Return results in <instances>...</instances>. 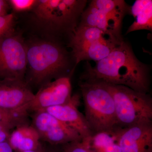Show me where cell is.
<instances>
[{
  "mask_svg": "<svg viewBox=\"0 0 152 152\" xmlns=\"http://www.w3.org/2000/svg\"><path fill=\"white\" fill-rule=\"evenodd\" d=\"M82 79L124 86L140 92L148 93L149 90L148 68L124 41L94 66H88Z\"/></svg>",
  "mask_w": 152,
  "mask_h": 152,
  "instance_id": "cell-1",
  "label": "cell"
},
{
  "mask_svg": "<svg viewBox=\"0 0 152 152\" xmlns=\"http://www.w3.org/2000/svg\"><path fill=\"white\" fill-rule=\"evenodd\" d=\"M85 106V117L93 133L110 130L119 126L113 99L102 83L81 80L79 83Z\"/></svg>",
  "mask_w": 152,
  "mask_h": 152,
  "instance_id": "cell-2",
  "label": "cell"
},
{
  "mask_svg": "<svg viewBox=\"0 0 152 152\" xmlns=\"http://www.w3.org/2000/svg\"><path fill=\"white\" fill-rule=\"evenodd\" d=\"M29 82L43 86L66 68L68 59L64 50L58 44L44 40L26 45Z\"/></svg>",
  "mask_w": 152,
  "mask_h": 152,
  "instance_id": "cell-3",
  "label": "cell"
},
{
  "mask_svg": "<svg viewBox=\"0 0 152 152\" xmlns=\"http://www.w3.org/2000/svg\"><path fill=\"white\" fill-rule=\"evenodd\" d=\"M100 83L111 94L119 126L124 128L152 122V99L148 93L140 92L124 86Z\"/></svg>",
  "mask_w": 152,
  "mask_h": 152,
  "instance_id": "cell-4",
  "label": "cell"
},
{
  "mask_svg": "<svg viewBox=\"0 0 152 152\" xmlns=\"http://www.w3.org/2000/svg\"><path fill=\"white\" fill-rule=\"evenodd\" d=\"M130 9L123 0H93L82 13L79 25L97 28L122 42L123 19Z\"/></svg>",
  "mask_w": 152,
  "mask_h": 152,
  "instance_id": "cell-5",
  "label": "cell"
},
{
  "mask_svg": "<svg viewBox=\"0 0 152 152\" xmlns=\"http://www.w3.org/2000/svg\"><path fill=\"white\" fill-rule=\"evenodd\" d=\"M121 42L97 28L79 25L73 32L69 46L76 66L85 60L103 59Z\"/></svg>",
  "mask_w": 152,
  "mask_h": 152,
  "instance_id": "cell-6",
  "label": "cell"
},
{
  "mask_svg": "<svg viewBox=\"0 0 152 152\" xmlns=\"http://www.w3.org/2000/svg\"><path fill=\"white\" fill-rule=\"evenodd\" d=\"M27 68L26 44L12 32L0 38V79L24 80Z\"/></svg>",
  "mask_w": 152,
  "mask_h": 152,
  "instance_id": "cell-7",
  "label": "cell"
},
{
  "mask_svg": "<svg viewBox=\"0 0 152 152\" xmlns=\"http://www.w3.org/2000/svg\"><path fill=\"white\" fill-rule=\"evenodd\" d=\"M32 126L41 140L50 145L59 146L82 140L77 132L45 111L34 112Z\"/></svg>",
  "mask_w": 152,
  "mask_h": 152,
  "instance_id": "cell-8",
  "label": "cell"
},
{
  "mask_svg": "<svg viewBox=\"0 0 152 152\" xmlns=\"http://www.w3.org/2000/svg\"><path fill=\"white\" fill-rule=\"evenodd\" d=\"M72 97L69 77H59L41 86L30 102L28 111L45 110L49 108L64 104L69 102Z\"/></svg>",
  "mask_w": 152,
  "mask_h": 152,
  "instance_id": "cell-9",
  "label": "cell"
},
{
  "mask_svg": "<svg viewBox=\"0 0 152 152\" xmlns=\"http://www.w3.org/2000/svg\"><path fill=\"white\" fill-rule=\"evenodd\" d=\"M34 96L25 80L0 79V108L12 111L28 112Z\"/></svg>",
  "mask_w": 152,
  "mask_h": 152,
  "instance_id": "cell-10",
  "label": "cell"
},
{
  "mask_svg": "<svg viewBox=\"0 0 152 152\" xmlns=\"http://www.w3.org/2000/svg\"><path fill=\"white\" fill-rule=\"evenodd\" d=\"M79 102V96L75 95L67 103L49 108L44 111L74 129L78 133L82 140H86L92 135L93 133L85 116L78 109Z\"/></svg>",
  "mask_w": 152,
  "mask_h": 152,
  "instance_id": "cell-11",
  "label": "cell"
},
{
  "mask_svg": "<svg viewBox=\"0 0 152 152\" xmlns=\"http://www.w3.org/2000/svg\"><path fill=\"white\" fill-rule=\"evenodd\" d=\"M119 145L121 152H152V122L123 128Z\"/></svg>",
  "mask_w": 152,
  "mask_h": 152,
  "instance_id": "cell-12",
  "label": "cell"
},
{
  "mask_svg": "<svg viewBox=\"0 0 152 152\" xmlns=\"http://www.w3.org/2000/svg\"><path fill=\"white\" fill-rule=\"evenodd\" d=\"M87 3L84 0H60L48 23L57 28L71 27L74 31L76 21L81 17Z\"/></svg>",
  "mask_w": 152,
  "mask_h": 152,
  "instance_id": "cell-13",
  "label": "cell"
},
{
  "mask_svg": "<svg viewBox=\"0 0 152 152\" xmlns=\"http://www.w3.org/2000/svg\"><path fill=\"white\" fill-rule=\"evenodd\" d=\"M40 141L35 129L27 124L15 128L8 142L14 152H23L37 149L42 145Z\"/></svg>",
  "mask_w": 152,
  "mask_h": 152,
  "instance_id": "cell-14",
  "label": "cell"
},
{
  "mask_svg": "<svg viewBox=\"0 0 152 152\" xmlns=\"http://www.w3.org/2000/svg\"><path fill=\"white\" fill-rule=\"evenodd\" d=\"M123 128L119 126L110 130L94 134L83 140L91 152H121L119 140Z\"/></svg>",
  "mask_w": 152,
  "mask_h": 152,
  "instance_id": "cell-15",
  "label": "cell"
},
{
  "mask_svg": "<svg viewBox=\"0 0 152 152\" xmlns=\"http://www.w3.org/2000/svg\"><path fill=\"white\" fill-rule=\"evenodd\" d=\"M130 13L135 20L130 26L126 34L139 30L152 29V1L137 0L130 7Z\"/></svg>",
  "mask_w": 152,
  "mask_h": 152,
  "instance_id": "cell-16",
  "label": "cell"
},
{
  "mask_svg": "<svg viewBox=\"0 0 152 152\" xmlns=\"http://www.w3.org/2000/svg\"><path fill=\"white\" fill-rule=\"evenodd\" d=\"M28 112L12 111L0 108V124L12 129L28 124Z\"/></svg>",
  "mask_w": 152,
  "mask_h": 152,
  "instance_id": "cell-17",
  "label": "cell"
},
{
  "mask_svg": "<svg viewBox=\"0 0 152 152\" xmlns=\"http://www.w3.org/2000/svg\"><path fill=\"white\" fill-rule=\"evenodd\" d=\"M59 1L60 0H37L33 10L36 16L41 21L49 23Z\"/></svg>",
  "mask_w": 152,
  "mask_h": 152,
  "instance_id": "cell-18",
  "label": "cell"
},
{
  "mask_svg": "<svg viewBox=\"0 0 152 152\" xmlns=\"http://www.w3.org/2000/svg\"><path fill=\"white\" fill-rule=\"evenodd\" d=\"M37 0H10V7L15 12H22L33 10Z\"/></svg>",
  "mask_w": 152,
  "mask_h": 152,
  "instance_id": "cell-19",
  "label": "cell"
},
{
  "mask_svg": "<svg viewBox=\"0 0 152 152\" xmlns=\"http://www.w3.org/2000/svg\"><path fill=\"white\" fill-rule=\"evenodd\" d=\"M14 22L13 13L0 16V38L14 31Z\"/></svg>",
  "mask_w": 152,
  "mask_h": 152,
  "instance_id": "cell-20",
  "label": "cell"
},
{
  "mask_svg": "<svg viewBox=\"0 0 152 152\" xmlns=\"http://www.w3.org/2000/svg\"><path fill=\"white\" fill-rule=\"evenodd\" d=\"M59 147L62 152H91L83 140L71 142Z\"/></svg>",
  "mask_w": 152,
  "mask_h": 152,
  "instance_id": "cell-21",
  "label": "cell"
},
{
  "mask_svg": "<svg viewBox=\"0 0 152 152\" xmlns=\"http://www.w3.org/2000/svg\"><path fill=\"white\" fill-rule=\"evenodd\" d=\"M12 129L6 125L0 124V143L8 142Z\"/></svg>",
  "mask_w": 152,
  "mask_h": 152,
  "instance_id": "cell-22",
  "label": "cell"
},
{
  "mask_svg": "<svg viewBox=\"0 0 152 152\" xmlns=\"http://www.w3.org/2000/svg\"><path fill=\"white\" fill-rule=\"evenodd\" d=\"M10 7L8 1L0 0V16L5 15L8 14L7 11Z\"/></svg>",
  "mask_w": 152,
  "mask_h": 152,
  "instance_id": "cell-23",
  "label": "cell"
},
{
  "mask_svg": "<svg viewBox=\"0 0 152 152\" xmlns=\"http://www.w3.org/2000/svg\"><path fill=\"white\" fill-rule=\"evenodd\" d=\"M0 152H14L8 142L0 143Z\"/></svg>",
  "mask_w": 152,
  "mask_h": 152,
  "instance_id": "cell-24",
  "label": "cell"
},
{
  "mask_svg": "<svg viewBox=\"0 0 152 152\" xmlns=\"http://www.w3.org/2000/svg\"><path fill=\"white\" fill-rule=\"evenodd\" d=\"M45 152H62L59 146L50 145L49 148H45Z\"/></svg>",
  "mask_w": 152,
  "mask_h": 152,
  "instance_id": "cell-25",
  "label": "cell"
},
{
  "mask_svg": "<svg viewBox=\"0 0 152 152\" xmlns=\"http://www.w3.org/2000/svg\"><path fill=\"white\" fill-rule=\"evenodd\" d=\"M23 152H45V148H44L42 145L39 148H38L37 149Z\"/></svg>",
  "mask_w": 152,
  "mask_h": 152,
  "instance_id": "cell-26",
  "label": "cell"
}]
</instances>
